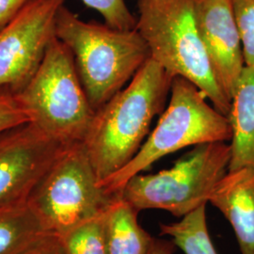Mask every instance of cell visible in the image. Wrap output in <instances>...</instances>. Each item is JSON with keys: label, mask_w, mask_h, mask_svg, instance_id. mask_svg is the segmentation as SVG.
Here are the masks:
<instances>
[{"label": "cell", "mask_w": 254, "mask_h": 254, "mask_svg": "<svg viewBox=\"0 0 254 254\" xmlns=\"http://www.w3.org/2000/svg\"><path fill=\"white\" fill-rule=\"evenodd\" d=\"M173 78L150 59L123 90L95 111L83 145L99 182L134 158L154 117L165 109Z\"/></svg>", "instance_id": "6da1fadb"}, {"label": "cell", "mask_w": 254, "mask_h": 254, "mask_svg": "<svg viewBox=\"0 0 254 254\" xmlns=\"http://www.w3.org/2000/svg\"><path fill=\"white\" fill-rule=\"evenodd\" d=\"M56 37L73 55L94 111L123 90L151 59L148 46L136 28L119 29L85 22L64 5L57 15Z\"/></svg>", "instance_id": "7a4b0ae2"}, {"label": "cell", "mask_w": 254, "mask_h": 254, "mask_svg": "<svg viewBox=\"0 0 254 254\" xmlns=\"http://www.w3.org/2000/svg\"><path fill=\"white\" fill-rule=\"evenodd\" d=\"M136 28L151 59L173 77H183L227 116L231 100L218 85L200 38L196 0H136Z\"/></svg>", "instance_id": "3957f363"}, {"label": "cell", "mask_w": 254, "mask_h": 254, "mask_svg": "<svg viewBox=\"0 0 254 254\" xmlns=\"http://www.w3.org/2000/svg\"><path fill=\"white\" fill-rule=\"evenodd\" d=\"M208 101L193 83L174 77L169 104L156 127L134 158L117 173L99 182L101 187L115 196L130 178L148 170L166 155L191 146L230 141L232 127L229 118Z\"/></svg>", "instance_id": "277c9868"}, {"label": "cell", "mask_w": 254, "mask_h": 254, "mask_svg": "<svg viewBox=\"0 0 254 254\" xmlns=\"http://www.w3.org/2000/svg\"><path fill=\"white\" fill-rule=\"evenodd\" d=\"M30 123L64 146L83 143L95 111L70 49L55 37L25 88L14 94Z\"/></svg>", "instance_id": "5b68a950"}, {"label": "cell", "mask_w": 254, "mask_h": 254, "mask_svg": "<svg viewBox=\"0 0 254 254\" xmlns=\"http://www.w3.org/2000/svg\"><path fill=\"white\" fill-rule=\"evenodd\" d=\"M230 158L227 142L194 146L171 169L133 176L118 194L138 213L158 209L184 218L208 202L218 182L228 173Z\"/></svg>", "instance_id": "8992f818"}, {"label": "cell", "mask_w": 254, "mask_h": 254, "mask_svg": "<svg viewBox=\"0 0 254 254\" xmlns=\"http://www.w3.org/2000/svg\"><path fill=\"white\" fill-rule=\"evenodd\" d=\"M108 194L83 143L65 146L30 192L27 202L49 234L61 235L109 207Z\"/></svg>", "instance_id": "52a82bcc"}, {"label": "cell", "mask_w": 254, "mask_h": 254, "mask_svg": "<svg viewBox=\"0 0 254 254\" xmlns=\"http://www.w3.org/2000/svg\"><path fill=\"white\" fill-rule=\"evenodd\" d=\"M65 0H29L0 30V91L16 94L36 73L56 37Z\"/></svg>", "instance_id": "ba28073f"}, {"label": "cell", "mask_w": 254, "mask_h": 254, "mask_svg": "<svg viewBox=\"0 0 254 254\" xmlns=\"http://www.w3.org/2000/svg\"><path fill=\"white\" fill-rule=\"evenodd\" d=\"M64 147L31 123L0 133V205L27 200Z\"/></svg>", "instance_id": "9c48e42d"}, {"label": "cell", "mask_w": 254, "mask_h": 254, "mask_svg": "<svg viewBox=\"0 0 254 254\" xmlns=\"http://www.w3.org/2000/svg\"><path fill=\"white\" fill-rule=\"evenodd\" d=\"M200 38L218 85L231 100L245 68L240 33L230 0H196Z\"/></svg>", "instance_id": "30bf717a"}, {"label": "cell", "mask_w": 254, "mask_h": 254, "mask_svg": "<svg viewBox=\"0 0 254 254\" xmlns=\"http://www.w3.org/2000/svg\"><path fill=\"white\" fill-rule=\"evenodd\" d=\"M208 202L230 222L241 254H254V170L228 171Z\"/></svg>", "instance_id": "8fae6325"}, {"label": "cell", "mask_w": 254, "mask_h": 254, "mask_svg": "<svg viewBox=\"0 0 254 254\" xmlns=\"http://www.w3.org/2000/svg\"><path fill=\"white\" fill-rule=\"evenodd\" d=\"M232 127L229 170H254V67L245 66L231 98Z\"/></svg>", "instance_id": "7c38bea8"}, {"label": "cell", "mask_w": 254, "mask_h": 254, "mask_svg": "<svg viewBox=\"0 0 254 254\" xmlns=\"http://www.w3.org/2000/svg\"><path fill=\"white\" fill-rule=\"evenodd\" d=\"M138 212L120 194L105 213V240L108 254H148L154 238L141 227Z\"/></svg>", "instance_id": "4fadbf2b"}, {"label": "cell", "mask_w": 254, "mask_h": 254, "mask_svg": "<svg viewBox=\"0 0 254 254\" xmlns=\"http://www.w3.org/2000/svg\"><path fill=\"white\" fill-rule=\"evenodd\" d=\"M47 235L27 200L0 205V254H26Z\"/></svg>", "instance_id": "5bb4252c"}, {"label": "cell", "mask_w": 254, "mask_h": 254, "mask_svg": "<svg viewBox=\"0 0 254 254\" xmlns=\"http://www.w3.org/2000/svg\"><path fill=\"white\" fill-rule=\"evenodd\" d=\"M205 206L201 205L180 221L161 223V236H169L185 254H218L209 236Z\"/></svg>", "instance_id": "9a60e30c"}, {"label": "cell", "mask_w": 254, "mask_h": 254, "mask_svg": "<svg viewBox=\"0 0 254 254\" xmlns=\"http://www.w3.org/2000/svg\"><path fill=\"white\" fill-rule=\"evenodd\" d=\"M106 210L57 236L65 254H108L105 240Z\"/></svg>", "instance_id": "2e32d148"}, {"label": "cell", "mask_w": 254, "mask_h": 254, "mask_svg": "<svg viewBox=\"0 0 254 254\" xmlns=\"http://www.w3.org/2000/svg\"><path fill=\"white\" fill-rule=\"evenodd\" d=\"M238 27L246 66L254 67V0H230Z\"/></svg>", "instance_id": "e0dca14e"}, {"label": "cell", "mask_w": 254, "mask_h": 254, "mask_svg": "<svg viewBox=\"0 0 254 254\" xmlns=\"http://www.w3.org/2000/svg\"><path fill=\"white\" fill-rule=\"evenodd\" d=\"M89 8L99 12L105 24L119 29H133L136 18L128 9L125 0H81Z\"/></svg>", "instance_id": "ac0fdd59"}, {"label": "cell", "mask_w": 254, "mask_h": 254, "mask_svg": "<svg viewBox=\"0 0 254 254\" xmlns=\"http://www.w3.org/2000/svg\"><path fill=\"white\" fill-rule=\"evenodd\" d=\"M27 123H30V119L15 96L0 91V133Z\"/></svg>", "instance_id": "d6986e66"}, {"label": "cell", "mask_w": 254, "mask_h": 254, "mask_svg": "<svg viewBox=\"0 0 254 254\" xmlns=\"http://www.w3.org/2000/svg\"><path fill=\"white\" fill-rule=\"evenodd\" d=\"M29 0H0V30L6 27Z\"/></svg>", "instance_id": "ffe728a7"}, {"label": "cell", "mask_w": 254, "mask_h": 254, "mask_svg": "<svg viewBox=\"0 0 254 254\" xmlns=\"http://www.w3.org/2000/svg\"><path fill=\"white\" fill-rule=\"evenodd\" d=\"M26 254H66L58 236L49 234L45 236Z\"/></svg>", "instance_id": "44dd1931"}, {"label": "cell", "mask_w": 254, "mask_h": 254, "mask_svg": "<svg viewBox=\"0 0 254 254\" xmlns=\"http://www.w3.org/2000/svg\"><path fill=\"white\" fill-rule=\"evenodd\" d=\"M175 249L176 245L172 240L154 238L153 245L148 254H173Z\"/></svg>", "instance_id": "7402d4cb"}]
</instances>
